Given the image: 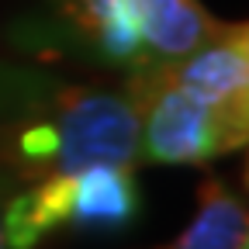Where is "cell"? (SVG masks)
I'll list each match as a JSON object with an SVG mask.
<instances>
[{
    "label": "cell",
    "mask_w": 249,
    "mask_h": 249,
    "mask_svg": "<svg viewBox=\"0 0 249 249\" xmlns=\"http://www.w3.org/2000/svg\"><path fill=\"white\" fill-rule=\"evenodd\" d=\"M4 156L24 180L87 166H135L142 156L139 111L128 93L55 83L14 118Z\"/></svg>",
    "instance_id": "obj_1"
},
{
    "label": "cell",
    "mask_w": 249,
    "mask_h": 249,
    "mask_svg": "<svg viewBox=\"0 0 249 249\" xmlns=\"http://www.w3.org/2000/svg\"><path fill=\"white\" fill-rule=\"evenodd\" d=\"M139 111V152L166 166H204L239 152L249 139V114H232L173 83L160 62H142L124 87Z\"/></svg>",
    "instance_id": "obj_2"
},
{
    "label": "cell",
    "mask_w": 249,
    "mask_h": 249,
    "mask_svg": "<svg viewBox=\"0 0 249 249\" xmlns=\"http://www.w3.org/2000/svg\"><path fill=\"white\" fill-rule=\"evenodd\" d=\"M142 211L132 166H87L31 180L28 191L4 204L11 249H35L59 229L121 232Z\"/></svg>",
    "instance_id": "obj_3"
},
{
    "label": "cell",
    "mask_w": 249,
    "mask_h": 249,
    "mask_svg": "<svg viewBox=\"0 0 249 249\" xmlns=\"http://www.w3.org/2000/svg\"><path fill=\"white\" fill-rule=\"evenodd\" d=\"M152 62H160L173 83L187 87L208 104L232 114H249V28L242 21H222L201 45L183 52L180 59Z\"/></svg>",
    "instance_id": "obj_4"
},
{
    "label": "cell",
    "mask_w": 249,
    "mask_h": 249,
    "mask_svg": "<svg viewBox=\"0 0 249 249\" xmlns=\"http://www.w3.org/2000/svg\"><path fill=\"white\" fill-rule=\"evenodd\" d=\"M66 28L111 66H142L149 62L139 24L132 21L124 0H52Z\"/></svg>",
    "instance_id": "obj_5"
},
{
    "label": "cell",
    "mask_w": 249,
    "mask_h": 249,
    "mask_svg": "<svg viewBox=\"0 0 249 249\" xmlns=\"http://www.w3.org/2000/svg\"><path fill=\"white\" fill-rule=\"evenodd\" d=\"M149 59H180L222 24L201 0H124Z\"/></svg>",
    "instance_id": "obj_6"
},
{
    "label": "cell",
    "mask_w": 249,
    "mask_h": 249,
    "mask_svg": "<svg viewBox=\"0 0 249 249\" xmlns=\"http://www.w3.org/2000/svg\"><path fill=\"white\" fill-rule=\"evenodd\" d=\"M160 249H249L246 201L222 177H204L187 229Z\"/></svg>",
    "instance_id": "obj_7"
},
{
    "label": "cell",
    "mask_w": 249,
    "mask_h": 249,
    "mask_svg": "<svg viewBox=\"0 0 249 249\" xmlns=\"http://www.w3.org/2000/svg\"><path fill=\"white\" fill-rule=\"evenodd\" d=\"M0 249H11L7 246V232H4V208H0Z\"/></svg>",
    "instance_id": "obj_8"
}]
</instances>
